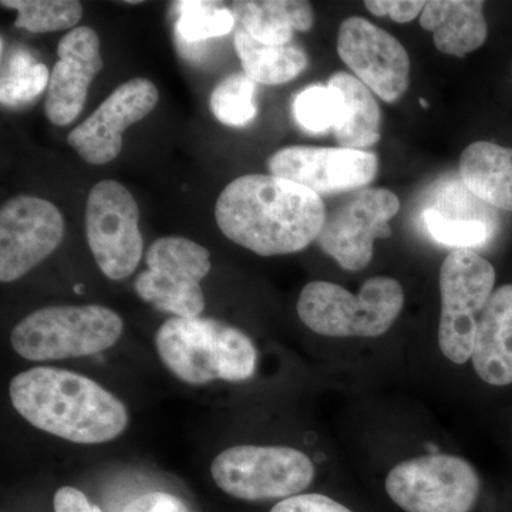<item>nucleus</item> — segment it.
<instances>
[{
	"label": "nucleus",
	"mask_w": 512,
	"mask_h": 512,
	"mask_svg": "<svg viewBox=\"0 0 512 512\" xmlns=\"http://www.w3.org/2000/svg\"><path fill=\"white\" fill-rule=\"evenodd\" d=\"M326 215L318 194L275 175H242L222 190L215 204L222 234L261 256L308 248L318 239Z\"/></svg>",
	"instance_id": "f257e3e1"
},
{
	"label": "nucleus",
	"mask_w": 512,
	"mask_h": 512,
	"mask_svg": "<svg viewBox=\"0 0 512 512\" xmlns=\"http://www.w3.org/2000/svg\"><path fill=\"white\" fill-rule=\"evenodd\" d=\"M9 396L33 427L72 443H107L128 424L126 406L113 393L70 370L33 367L13 377Z\"/></svg>",
	"instance_id": "f03ea898"
},
{
	"label": "nucleus",
	"mask_w": 512,
	"mask_h": 512,
	"mask_svg": "<svg viewBox=\"0 0 512 512\" xmlns=\"http://www.w3.org/2000/svg\"><path fill=\"white\" fill-rule=\"evenodd\" d=\"M158 355L178 379L194 386L245 382L256 369L255 345L242 330L211 318H171L156 333Z\"/></svg>",
	"instance_id": "7ed1b4c3"
},
{
	"label": "nucleus",
	"mask_w": 512,
	"mask_h": 512,
	"mask_svg": "<svg viewBox=\"0 0 512 512\" xmlns=\"http://www.w3.org/2000/svg\"><path fill=\"white\" fill-rule=\"evenodd\" d=\"M404 305L402 285L389 276L367 279L359 295L332 282L315 281L302 289L299 319L330 338H377L399 318Z\"/></svg>",
	"instance_id": "20e7f679"
},
{
	"label": "nucleus",
	"mask_w": 512,
	"mask_h": 512,
	"mask_svg": "<svg viewBox=\"0 0 512 512\" xmlns=\"http://www.w3.org/2000/svg\"><path fill=\"white\" fill-rule=\"evenodd\" d=\"M123 328L120 316L106 306H46L20 320L10 343L30 362H49L104 352L116 345Z\"/></svg>",
	"instance_id": "39448f33"
},
{
	"label": "nucleus",
	"mask_w": 512,
	"mask_h": 512,
	"mask_svg": "<svg viewBox=\"0 0 512 512\" xmlns=\"http://www.w3.org/2000/svg\"><path fill=\"white\" fill-rule=\"evenodd\" d=\"M211 474L224 493L238 500H286L311 485L315 466L296 448L237 446L214 458Z\"/></svg>",
	"instance_id": "423d86ee"
},
{
	"label": "nucleus",
	"mask_w": 512,
	"mask_h": 512,
	"mask_svg": "<svg viewBox=\"0 0 512 512\" xmlns=\"http://www.w3.org/2000/svg\"><path fill=\"white\" fill-rule=\"evenodd\" d=\"M494 266L473 249H456L440 268L439 346L456 365L471 359L478 313L494 292Z\"/></svg>",
	"instance_id": "0eeeda50"
},
{
	"label": "nucleus",
	"mask_w": 512,
	"mask_h": 512,
	"mask_svg": "<svg viewBox=\"0 0 512 512\" xmlns=\"http://www.w3.org/2000/svg\"><path fill=\"white\" fill-rule=\"evenodd\" d=\"M207 248L185 237L158 238L148 248L147 269L134 281L144 302L174 318H200L205 309L201 281L211 271Z\"/></svg>",
	"instance_id": "6e6552de"
},
{
	"label": "nucleus",
	"mask_w": 512,
	"mask_h": 512,
	"mask_svg": "<svg viewBox=\"0 0 512 512\" xmlns=\"http://www.w3.org/2000/svg\"><path fill=\"white\" fill-rule=\"evenodd\" d=\"M480 487L474 467L450 454L403 461L386 478L387 494L406 512H470Z\"/></svg>",
	"instance_id": "1a4fd4ad"
},
{
	"label": "nucleus",
	"mask_w": 512,
	"mask_h": 512,
	"mask_svg": "<svg viewBox=\"0 0 512 512\" xmlns=\"http://www.w3.org/2000/svg\"><path fill=\"white\" fill-rule=\"evenodd\" d=\"M86 238L94 261L111 281H123L143 258L138 228L140 208L128 188L116 180L94 185L86 202Z\"/></svg>",
	"instance_id": "9d476101"
},
{
	"label": "nucleus",
	"mask_w": 512,
	"mask_h": 512,
	"mask_svg": "<svg viewBox=\"0 0 512 512\" xmlns=\"http://www.w3.org/2000/svg\"><path fill=\"white\" fill-rule=\"evenodd\" d=\"M400 210V200L386 188H366L326 215L319 247L346 271L366 268L375 254L376 239L392 237L389 222Z\"/></svg>",
	"instance_id": "9b49d317"
},
{
	"label": "nucleus",
	"mask_w": 512,
	"mask_h": 512,
	"mask_svg": "<svg viewBox=\"0 0 512 512\" xmlns=\"http://www.w3.org/2000/svg\"><path fill=\"white\" fill-rule=\"evenodd\" d=\"M64 218L53 202L32 195H18L3 202L0 210V281H18L64 238Z\"/></svg>",
	"instance_id": "f8f14e48"
},
{
	"label": "nucleus",
	"mask_w": 512,
	"mask_h": 512,
	"mask_svg": "<svg viewBox=\"0 0 512 512\" xmlns=\"http://www.w3.org/2000/svg\"><path fill=\"white\" fill-rule=\"evenodd\" d=\"M338 55L353 76L386 103H394L409 89L410 57L396 37L359 16L343 20Z\"/></svg>",
	"instance_id": "ddd939ff"
},
{
	"label": "nucleus",
	"mask_w": 512,
	"mask_h": 512,
	"mask_svg": "<svg viewBox=\"0 0 512 512\" xmlns=\"http://www.w3.org/2000/svg\"><path fill=\"white\" fill-rule=\"evenodd\" d=\"M268 170L320 197L366 187L375 180L379 158L370 151L352 148L291 146L269 158Z\"/></svg>",
	"instance_id": "4468645a"
},
{
	"label": "nucleus",
	"mask_w": 512,
	"mask_h": 512,
	"mask_svg": "<svg viewBox=\"0 0 512 512\" xmlns=\"http://www.w3.org/2000/svg\"><path fill=\"white\" fill-rule=\"evenodd\" d=\"M156 84L144 77L120 84L83 123L67 136L69 146L92 165L109 164L123 150L128 127L146 119L158 103Z\"/></svg>",
	"instance_id": "2eb2a0df"
},
{
	"label": "nucleus",
	"mask_w": 512,
	"mask_h": 512,
	"mask_svg": "<svg viewBox=\"0 0 512 512\" xmlns=\"http://www.w3.org/2000/svg\"><path fill=\"white\" fill-rule=\"evenodd\" d=\"M57 55L59 60L47 87L45 113L50 123L64 127L80 116L90 84L103 70L100 37L90 26H79L62 37Z\"/></svg>",
	"instance_id": "dca6fc26"
},
{
	"label": "nucleus",
	"mask_w": 512,
	"mask_h": 512,
	"mask_svg": "<svg viewBox=\"0 0 512 512\" xmlns=\"http://www.w3.org/2000/svg\"><path fill=\"white\" fill-rule=\"evenodd\" d=\"M474 370L491 386L512 383V285L493 292L477 322Z\"/></svg>",
	"instance_id": "f3484780"
},
{
	"label": "nucleus",
	"mask_w": 512,
	"mask_h": 512,
	"mask_svg": "<svg viewBox=\"0 0 512 512\" xmlns=\"http://www.w3.org/2000/svg\"><path fill=\"white\" fill-rule=\"evenodd\" d=\"M420 25L433 32L443 55L466 57L487 40L488 26L481 0H431L420 15Z\"/></svg>",
	"instance_id": "a211bd4d"
},
{
	"label": "nucleus",
	"mask_w": 512,
	"mask_h": 512,
	"mask_svg": "<svg viewBox=\"0 0 512 512\" xmlns=\"http://www.w3.org/2000/svg\"><path fill=\"white\" fill-rule=\"evenodd\" d=\"M460 175L478 200L512 212V148L491 141L470 144L460 157Z\"/></svg>",
	"instance_id": "6ab92c4d"
},
{
	"label": "nucleus",
	"mask_w": 512,
	"mask_h": 512,
	"mask_svg": "<svg viewBox=\"0 0 512 512\" xmlns=\"http://www.w3.org/2000/svg\"><path fill=\"white\" fill-rule=\"evenodd\" d=\"M328 84L342 93L345 114L333 128L339 146L365 150L379 143L382 113L373 93L353 74L335 73Z\"/></svg>",
	"instance_id": "aec40b11"
},
{
	"label": "nucleus",
	"mask_w": 512,
	"mask_h": 512,
	"mask_svg": "<svg viewBox=\"0 0 512 512\" xmlns=\"http://www.w3.org/2000/svg\"><path fill=\"white\" fill-rule=\"evenodd\" d=\"M241 28L261 43L285 46L293 32H308L315 25L311 3L303 0H258L239 3Z\"/></svg>",
	"instance_id": "412c9836"
},
{
	"label": "nucleus",
	"mask_w": 512,
	"mask_h": 512,
	"mask_svg": "<svg viewBox=\"0 0 512 512\" xmlns=\"http://www.w3.org/2000/svg\"><path fill=\"white\" fill-rule=\"evenodd\" d=\"M234 46L244 73L256 84L279 86L292 82L309 64L308 55L301 47L265 45L244 28L235 32Z\"/></svg>",
	"instance_id": "4be33fe9"
},
{
	"label": "nucleus",
	"mask_w": 512,
	"mask_h": 512,
	"mask_svg": "<svg viewBox=\"0 0 512 512\" xmlns=\"http://www.w3.org/2000/svg\"><path fill=\"white\" fill-rule=\"evenodd\" d=\"M0 5L16 10V28L30 33L73 30L83 16V5L76 0H3Z\"/></svg>",
	"instance_id": "5701e85b"
},
{
	"label": "nucleus",
	"mask_w": 512,
	"mask_h": 512,
	"mask_svg": "<svg viewBox=\"0 0 512 512\" xmlns=\"http://www.w3.org/2000/svg\"><path fill=\"white\" fill-rule=\"evenodd\" d=\"M345 114L342 93L330 84H312L293 101V116L303 130L312 134L333 130Z\"/></svg>",
	"instance_id": "b1692460"
},
{
	"label": "nucleus",
	"mask_w": 512,
	"mask_h": 512,
	"mask_svg": "<svg viewBox=\"0 0 512 512\" xmlns=\"http://www.w3.org/2000/svg\"><path fill=\"white\" fill-rule=\"evenodd\" d=\"M255 93L256 83L247 74H231L211 93L212 114L225 126H247L258 114Z\"/></svg>",
	"instance_id": "393cba45"
},
{
	"label": "nucleus",
	"mask_w": 512,
	"mask_h": 512,
	"mask_svg": "<svg viewBox=\"0 0 512 512\" xmlns=\"http://www.w3.org/2000/svg\"><path fill=\"white\" fill-rule=\"evenodd\" d=\"M215 2H178L180 12L175 29L178 36L188 43L204 42L228 35L235 25L234 13L229 9L218 8Z\"/></svg>",
	"instance_id": "a878e982"
},
{
	"label": "nucleus",
	"mask_w": 512,
	"mask_h": 512,
	"mask_svg": "<svg viewBox=\"0 0 512 512\" xmlns=\"http://www.w3.org/2000/svg\"><path fill=\"white\" fill-rule=\"evenodd\" d=\"M49 69L42 63H36L28 53H15L2 74L3 106H18L36 99L46 87H49Z\"/></svg>",
	"instance_id": "bb28decb"
},
{
	"label": "nucleus",
	"mask_w": 512,
	"mask_h": 512,
	"mask_svg": "<svg viewBox=\"0 0 512 512\" xmlns=\"http://www.w3.org/2000/svg\"><path fill=\"white\" fill-rule=\"evenodd\" d=\"M424 225L431 237L446 247L457 249H470L480 247L491 237V225L477 218L447 217L443 212L430 208L424 211Z\"/></svg>",
	"instance_id": "cd10ccee"
},
{
	"label": "nucleus",
	"mask_w": 512,
	"mask_h": 512,
	"mask_svg": "<svg viewBox=\"0 0 512 512\" xmlns=\"http://www.w3.org/2000/svg\"><path fill=\"white\" fill-rule=\"evenodd\" d=\"M271 512H353L328 495L299 494L279 501Z\"/></svg>",
	"instance_id": "c85d7f7f"
},
{
	"label": "nucleus",
	"mask_w": 512,
	"mask_h": 512,
	"mask_svg": "<svg viewBox=\"0 0 512 512\" xmlns=\"http://www.w3.org/2000/svg\"><path fill=\"white\" fill-rule=\"evenodd\" d=\"M366 9L377 18L389 16L397 23H409L423 12L426 2L417 0H367Z\"/></svg>",
	"instance_id": "c756f323"
},
{
	"label": "nucleus",
	"mask_w": 512,
	"mask_h": 512,
	"mask_svg": "<svg viewBox=\"0 0 512 512\" xmlns=\"http://www.w3.org/2000/svg\"><path fill=\"white\" fill-rule=\"evenodd\" d=\"M123 512H191L183 500L168 493L140 495L124 508Z\"/></svg>",
	"instance_id": "7c9ffc66"
},
{
	"label": "nucleus",
	"mask_w": 512,
	"mask_h": 512,
	"mask_svg": "<svg viewBox=\"0 0 512 512\" xmlns=\"http://www.w3.org/2000/svg\"><path fill=\"white\" fill-rule=\"evenodd\" d=\"M55 512H103L97 505L90 503L82 491L74 487H62L56 491Z\"/></svg>",
	"instance_id": "2f4dec72"
},
{
	"label": "nucleus",
	"mask_w": 512,
	"mask_h": 512,
	"mask_svg": "<svg viewBox=\"0 0 512 512\" xmlns=\"http://www.w3.org/2000/svg\"><path fill=\"white\" fill-rule=\"evenodd\" d=\"M420 103H421V106H423V107H429V104H427L426 100L421 99Z\"/></svg>",
	"instance_id": "473e14b6"
}]
</instances>
